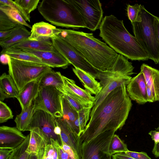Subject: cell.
<instances>
[{
    "label": "cell",
    "mask_w": 159,
    "mask_h": 159,
    "mask_svg": "<svg viewBox=\"0 0 159 159\" xmlns=\"http://www.w3.org/2000/svg\"><path fill=\"white\" fill-rule=\"evenodd\" d=\"M30 34L31 32L25 26L20 25L12 29L9 37L0 42V45L2 49L9 48L15 44L28 39Z\"/></svg>",
    "instance_id": "cell-25"
},
{
    "label": "cell",
    "mask_w": 159,
    "mask_h": 159,
    "mask_svg": "<svg viewBox=\"0 0 159 159\" xmlns=\"http://www.w3.org/2000/svg\"><path fill=\"white\" fill-rule=\"evenodd\" d=\"M148 134L154 142V144L159 143V131L156 130H152L150 131Z\"/></svg>",
    "instance_id": "cell-44"
},
{
    "label": "cell",
    "mask_w": 159,
    "mask_h": 159,
    "mask_svg": "<svg viewBox=\"0 0 159 159\" xmlns=\"http://www.w3.org/2000/svg\"><path fill=\"white\" fill-rule=\"evenodd\" d=\"M131 74L120 65L115 66L112 70H101L97 79L102 87L100 92L95 96V100L90 114L111 91L123 84H128L132 78Z\"/></svg>",
    "instance_id": "cell-7"
},
{
    "label": "cell",
    "mask_w": 159,
    "mask_h": 159,
    "mask_svg": "<svg viewBox=\"0 0 159 159\" xmlns=\"http://www.w3.org/2000/svg\"><path fill=\"white\" fill-rule=\"evenodd\" d=\"M21 49L38 57L45 65L50 67L66 69L70 64L55 49L53 51H40L28 49Z\"/></svg>",
    "instance_id": "cell-17"
},
{
    "label": "cell",
    "mask_w": 159,
    "mask_h": 159,
    "mask_svg": "<svg viewBox=\"0 0 159 159\" xmlns=\"http://www.w3.org/2000/svg\"><path fill=\"white\" fill-rule=\"evenodd\" d=\"M39 91V81L34 80L27 84L19 92L16 98L20 104L21 110L32 103Z\"/></svg>",
    "instance_id": "cell-21"
},
{
    "label": "cell",
    "mask_w": 159,
    "mask_h": 159,
    "mask_svg": "<svg viewBox=\"0 0 159 159\" xmlns=\"http://www.w3.org/2000/svg\"><path fill=\"white\" fill-rule=\"evenodd\" d=\"M14 1L29 14L37 8L40 1L39 0H15Z\"/></svg>",
    "instance_id": "cell-37"
},
{
    "label": "cell",
    "mask_w": 159,
    "mask_h": 159,
    "mask_svg": "<svg viewBox=\"0 0 159 159\" xmlns=\"http://www.w3.org/2000/svg\"><path fill=\"white\" fill-rule=\"evenodd\" d=\"M61 130V140L70 146L78 156L81 158V147L82 143L80 137L71 129L66 121L63 118H56Z\"/></svg>",
    "instance_id": "cell-15"
},
{
    "label": "cell",
    "mask_w": 159,
    "mask_h": 159,
    "mask_svg": "<svg viewBox=\"0 0 159 159\" xmlns=\"http://www.w3.org/2000/svg\"><path fill=\"white\" fill-rule=\"evenodd\" d=\"M63 95L70 105L77 112L83 108H86L84 105L74 98L66 93L63 94Z\"/></svg>",
    "instance_id": "cell-40"
},
{
    "label": "cell",
    "mask_w": 159,
    "mask_h": 159,
    "mask_svg": "<svg viewBox=\"0 0 159 159\" xmlns=\"http://www.w3.org/2000/svg\"><path fill=\"white\" fill-rule=\"evenodd\" d=\"M147 93L148 102H155L153 93L150 88L147 86Z\"/></svg>",
    "instance_id": "cell-47"
},
{
    "label": "cell",
    "mask_w": 159,
    "mask_h": 159,
    "mask_svg": "<svg viewBox=\"0 0 159 159\" xmlns=\"http://www.w3.org/2000/svg\"><path fill=\"white\" fill-rule=\"evenodd\" d=\"M92 107L84 108L78 112V120L80 131L81 134L83 132L86 124L89 119V116Z\"/></svg>",
    "instance_id": "cell-36"
},
{
    "label": "cell",
    "mask_w": 159,
    "mask_h": 159,
    "mask_svg": "<svg viewBox=\"0 0 159 159\" xmlns=\"http://www.w3.org/2000/svg\"><path fill=\"white\" fill-rule=\"evenodd\" d=\"M99 29V36L117 53L132 61L149 59L135 37L126 29L122 20L112 15L105 16Z\"/></svg>",
    "instance_id": "cell-3"
},
{
    "label": "cell",
    "mask_w": 159,
    "mask_h": 159,
    "mask_svg": "<svg viewBox=\"0 0 159 159\" xmlns=\"http://www.w3.org/2000/svg\"><path fill=\"white\" fill-rule=\"evenodd\" d=\"M12 30L0 31V42L4 41L9 37Z\"/></svg>",
    "instance_id": "cell-46"
},
{
    "label": "cell",
    "mask_w": 159,
    "mask_h": 159,
    "mask_svg": "<svg viewBox=\"0 0 159 159\" xmlns=\"http://www.w3.org/2000/svg\"><path fill=\"white\" fill-rule=\"evenodd\" d=\"M30 137L29 134L23 142L14 149L10 156L9 159H28L29 154L26 152Z\"/></svg>",
    "instance_id": "cell-31"
},
{
    "label": "cell",
    "mask_w": 159,
    "mask_h": 159,
    "mask_svg": "<svg viewBox=\"0 0 159 159\" xmlns=\"http://www.w3.org/2000/svg\"><path fill=\"white\" fill-rule=\"evenodd\" d=\"M116 131H107L89 141L83 142L81 159H111L109 147L112 136Z\"/></svg>",
    "instance_id": "cell-10"
},
{
    "label": "cell",
    "mask_w": 159,
    "mask_h": 159,
    "mask_svg": "<svg viewBox=\"0 0 159 159\" xmlns=\"http://www.w3.org/2000/svg\"><path fill=\"white\" fill-rule=\"evenodd\" d=\"M129 151L127 145L120 139L119 136L114 134L111 139L109 147L110 155L120 152H125Z\"/></svg>",
    "instance_id": "cell-32"
},
{
    "label": "cell",
    "mask_w": 159,
    "mask_h": 159,
    "mask_svg": "<svg viewBox=\"0 0 159 159\" xmlns=\"http://www.w3.org/2000/svg\"><path fill=\"white\" fill-rule=\"evenodd\" d=\"M141 5V4L137 3L133 5L130 4L127 5V16L131 23L141 21V18L139 13Z\"/></svg>",
    "instance_id": "cell-33"
},
{
    "label": "cell",
    "mask_w": 159,
    "mask_h": 159,
    "mask_svg": "<svg viewBox=\"0 0 159 159\" xmlns=\"http://www.w3.org/2000/svg\"><path fill=\"white\" fill-rule=\"evenodd\" d=\"M0 10L3 11L18 25H21L32 29V27L26 22L18 12L13 7L7 5H0Z\"/></svg>",
    "instance_id": "cell-30"
},
{
    "label": "cell",
    "mask_w": 159,
    "mask_h": 159,
    "mask_svg": "<svg viewBox=\"0 0 159 159\" xmlns=\"http://www.w3.org/2000/svg\"><path fill=\"white\" fill-rule=\"evenodd\" d=\"M155 26L157 38L159 42V17L156 16L155 17Z\"/></svg>",
    "instance_id": "cell-48"
},
{
    "label": "cell",
    "mask_w": 159,
    "mask_h": 159,
    "mask_svg": "<svg viewBox=\"0 0 159 159\" xmlns=\"http://www.w3.org/2000/svg\"><path fill=\"white\" fill-rule=\"evenodd\" d=\"M13 116L10 107L4 102L0 101V123L5 122L12 119Z\"/></svg>",
    "instance_id": "cell-38"
},
{
    "label": "cell",
    "mask_w": 159,
    "mask_h": 159,
    "mask_svg": "<svg viewBox=\"0 0 159 159\" xmlns=\"http://www.w3.org/2000/svg\"><path fill=\"white\" fill-rule=\"evenodd\" d=\"M152 152L155 157H159V143L156 144H154Z\"/></svg>",
    "instance_id": "cell-49"
},
{
    "label": "cell",
    "mask_w": 159,
    "mask_h": 159,
    "mask_svg": "<svg viewBox=\"0 0 159 159\" xmlns=\"http://www.w3.org/2000/svg\"><path fill=\"white\" fill-rule=\"evenodd\" d=\"M1 54H5L10 57L15 59L46 66L38 57L32 54L24 51L21 49L10 48L2 49Z\"/></svg>",
    "instance_id": "cell-27"
},
{
    "label": "cell",
    "mask_w": 159,
    "mask_h": 159,
    "mask_svg": "<svg viewBox=\"0 0 159 159\" xmlns=\"http://www.w3.org/2000/svg\"><path fill=\"white\" fill-rule=\"evenodd\" d=\"M56 29L54 26L44 21L35 23L32 26L28 39L34 41L50 39L55 35Z\"/></svg>",
    "instance_id": "cell-20"
},
{
    "label": "cell",
    "mask_w": 159,
    "mask_h": 159,
    "mask_svg": "<svg viewBox=\"0 0 159 159\" xmlns=\"http://www.w3.org/2000/svg\"><path fill=\"white\" fill-rule=\"evenodd\" d=\"M19 92L11 77L4 73L0 77V101L6 98H16Z\"/></svg>",
    "instance_id": "cell-22"
},
{
    "label": "cell",
    "mask_w": 159,
    "mask_h": 159,
    "mask_svg": "<svg viewBox=\"0 0 159 159\" xmlns=\"http://www.w3.org/2000/svg\"><path fill=\"white\" fill-rule=\"evenodd\" d=\"M57 124L56 118L49 113L43 110H35L30 122L26 129L29 131L31 128L35 127L44 133L50 140L53 139L61 144V137L57 135L55 130Z\"/></svg>",
    "instance_id": "cell-12"
},
{
    "label": "cell",
    "mask_w": 159,
    "mask_h": 159,
    "mask_svg": "<svg viewBox=\"0 0 159 159\" xmlns=\"http://www.w3.org/2000/svg\"><path fill=\"white\" fill-rule=\"evenodd\" d=\"M29 144L26 152L29 154L37 155L43 159L47 145L51 140L40 130L35 127L30 129Z\"/></svg>",
    "instance_id": "cell-16"
},
{
    "label": "cell",
    "mask_w": 159,
    "mask_h": 159,
    "mask_svg": "<svg viewBox=\"0 0 159 159\" xmlns=\"http://www.w3.org/2000/svg\"><path fill=\"white\" fill-rule=\"evenodd\" d=\"M63 75L60 72L52 70L45 74L39 81V90L48 86H52L62 92H64Z\"/></svg>",
    "instance_id": "cell-24"
},
{
    "label": "cell",
    "mask_w": 159,
    "mask_h": 159,
    "mask_svg": "<svg viewBox=\"0 0 159 159\" xmlns=\"http://www.w3.org/2000/svg\"><path fill=\"white\" fill-rule=\"evenodd\" d=\"M8 65L9 74L19 92L28 83L34 80L39 81L45 74L52 70L48 66L19 60L9 56Z\"/></svg>",
    "instance_id": "cell-6"
},
{
    "label": "cell",
    "mask_w": 159,
    "mask_h": 159,
    "mask_svg": "<svg viewBox=\"0 0 159 159\" xmlns=\"http://www.w3.org/2000/svg\"><path fill=\"white\" fill-rule=\"evenodd\" d=\"M125 153L134 159H152L146 152H138L129 150Z\"/></svg>",
    "instance_id": "cell-42"
},
{
    "label": "cell",
    "mask_w": 159,
    "mask_h": 159,
    "mask_svg": "<svg viewBox=\"0 0 159 159\" xmlns=\"http://www.w3.org/2000/svg\"><path fill=\"white\" fill-rule=\"evenodd\" d=\"M19 25L0 10V31L11 30Z\"/></svg>",
    "instance_id": "cell-34"
},
{
    "label": "cell",
    "mask_w": 159,
    "mask_h": 159,
    "mask_svg": "<svg viewBox=\"0 0 159 159\" xmlns=\"http://www.w3.org/2000/svg\"><path fill=\"white\" fill-rule=\"evenodd\" d=\"M81 16L86 28L92 31L99 29L103 11L99 0H71Z\"/></svg>",
    "instance_id": "cell-11"
},
{
    "label": "cell",
    "mask_w": 159,
    "mask_h": 159,
    "mask_svg": "<svg viewBox=\"0 0 159 159\" xmlns=\"http://www.w3.org/2000/svg\"><path fill=\"white\" fill-rule=\"evenodd\" d=\"M38 9L43 17L53 25L75 29L86 28L71 0H43Z\"/></svg>",
    "instance_id": "cell-4"
},
{
    "label": "cell",
    "mask_w": 159,
    "mask_h": 159,
    "mask_svg": "<svg viewBox=\"0 0 159 159\" xmlns=\"http://www.w3.org/2000/svg\"><path fill=\"white\" fill-rule=\"evenodd\" d=\"M139 13L141 21L131 23L134 37L149 59L155 64H159V42L155 26V16L142 5Z\"/></svg>",
    "instance_id": "cell-5"
},
{
    "label": "cell",
    "mask_w": 159,
    "mask_h": 159,
    "mask_svg": "<svg viewBox=\"0 0 159 159\" xmlns=\"http://www.w3.org/2000/svg\"><path fill=\"white\" fill-rule=\"evenodd\" d=\"M140 69L146 85L152 92L155 101H159V70L145 63L141 65Z\"/></svg>",
    "instance_id": "cell-19"
},
{
    "label": "cell",
    "mask_w": 159,
    "mask_h": 159,
    "mask_svg": "<svg viewBox=\"0 0 159 159\" xmlns=\"http://www.w3.org/2000/svg\"><path fill=\"white\" fill-rule=\"evenodd\" d=\"M14 149L0 148V159H9Z\"/></svg>",
    "instance_id": "cell-43"
},
{
    "label": "cell",
    "mask_w": 159,
    "mask_h": 159,
    "mask_svg": "<svg viewBox=\"0 0 159 159\" xmlns=\"http://www.w3.org/2000/svg\"><path fill=\"white\" fill-rule=\"evenodd\" d=\"M9 56L5 54H1L0 61L4 64H8Z\"/></svg>",
    "instance_id": "cell-50"
},
{
    "label": "cell",
    "mask_w": 159,
    "mask_h": 159,
    "mask_svg": "<svg viewBox=\"0 0 159 159\" xmlns=\"http://www.w3.org/2000/svg\"><path fill=\"white\" fill-rule=\"evenodd\" d=\"M113 159H134L127 155L125 152H120L112 155Z\"/></svg>",
    "instance_id": "cell-45"
},
{
    "label": "cell",
    "mask_w": 159,
    "mask_h": 159,
    "mask_svg": "<svg viewBox=\"0 0 159 159\" xmlns=\"http://www.w3.org/2000/svg\"><path fill=\"white\" fill-rule=\"evenodd\" d=\"M28 159H40L37 155H29Z\"/></svg>",
    "instance_id": "cell-51"
},
{
    "label": "cell",
    "mask_w": 159,
    "mask_h": 159,
    "mask_svg": "<svg viewBox=\"0 0 159 159\" xmlns=\"http://www.w3.org/2000/svg\"><path fill=\"white\" fill-rule=\"evenodd\" d=\"M51 39L55 49L70 64L97 79L101 70L92 65L73 47L57 35Z\"/></svg>",
    "instance_id": "cell-8"
},
{
    "label": "cell",
    "mask_w": 159,
    "mask_h": 159,
    "mask_svg": "<svg viewBox=\"0 0 159 159\" xmlns=\"http://www.w3.org/2000/svg\"><path fill=\"white\" fill-rule=\"evenodd\" d=\"M123 84L110 93L92 114L80 136L82 143L105 132L121 129L125 125L132 103Z\"/></svg>",
    "instance_id": "cell-1"
},
{
    "label": "cell",
    "mask_w": 159,
    "mask_h": 159,
    "mask_svg": "<svg viewBox=\"0 0 159 159\" xmlns=\"http://www.w3.org/2000/svg\"><path fill=\"white\" fill-rule=\"evenodd\" d=\"M35 111L32 103L17 115L15 119L16 127L21 131H26Z\"/></svg>",
    "instance_id": "cell-28"
},
{
    "label": "cell",
    "mask_w": 159,
    "mask_h": 159,
    "mask_svg": "<svg viewBox=\"0 0 159 159\" xmlns=\"http://www.w3.org/2000/svg\"><path fill=\"white\" fill-rule=\"evenodd\" d=\"M0 5H7L13 7L18 12L26 21L30 22V14L28 13L22 7L16 3L14 1L0 0Z\"/></svg>",
    "instance_id": "cell-35"
},
{
    "label": "cell",
    "mask_w": 159,
    "mask_h": 159,
    "mask_svg": "<svg viewBox=\"0 0 159 159\" xmlns=\"http://www.w3.org/2000/svg\"><path fill=\"white\" fill-rule=\"evenodd\" d=\"M156 130L159 131V125L158 127L156 129Z\"/></svg>",
    "instance_id": "cell-52"
},
{
    "label": "cell",
    "mask_w": 159,
    "mask_h": 159,
    "mask_svg": "<svg viewBox=\"0 0 159 159\" xmlns=\"http://www.w3.org/2000/svg\"><path fill=\"white\" fill-rule=\"evenodd\" d=\"M26 136L16 127L3 125L0 127V148L14 149L25 140Z\"/></svg>",
    "instance_id": "cell-18"
},
{
    "label": "cell",
    "mask_w": 159,
    "mask_h": 159,
    "mask_svg": "<svg viewBox=\"0 0 159 159\" xmlns=\"http://www.w3.org/2000/svg\"><path fill=\"white\" fill-rule=\"evenodd\" d=\"M61 99L62 117L66 121L74 132V122L78 118V112L69 103L64 97L63 94L62 95Z\"/></svg>",
    "instance_id": "cell-29"
},
{
    "label": "cell",
    "mask_w": 159,
    "mask_h": 159,
    "mask_svg": "<svg viewBox=\"0 0 159 159\" xmlns=\"http://www.w3.org/2000/svg\"><path fill=\"white\" fill-rule=\"evenodd\" d=\"M72 70L85 89L91 94L97 95L102 89L100 82L89 74L77 68Z\"/></svg>",
    "instance_id": "cell-23"
},
{
    "label": "cell",
    "mask_w": 159,
    "mask_h": 159,
    "mask_svg": "<svg viewBox=\"0 0 159 159\" xmlns=\"http://www.w3.org/2000/svg\"><path fill=\"white\" fill-rule=\"evenodd\" d=\"M56 35L71 45L100 70H112L119 61V54L92 33L57 28Z\"/></svg>",
    "instance_id": "cell-2"
},
{
    "label": "cell",
    "mask_w": 159,
    "mask_h": 159,
    "mask_svg": "<svg viewBox=\"0 0 159 159\" xmlns=\"http://www.w3.org/2000/svg\"><path fill=\"white\" fill-rule=\"evenodd\" d=\"M58 159H76L72 157L68 152L65 151L58 142L55 141Z\"/></svg>",
    "instance_id": "cell-41"
},
{
    "label": "cell",
    "mask_w": 159,
    "mask_h": 159,
    "mask_svg": "<svg viewBox=\"0 0 159 159\" xmlns=\"http://www.w3.org/2000/svg\"><path fill=\"white\" fill-rule=\"evenodd\" d=\"M51 143L48 144L45 149L43 159H58L56 141L51 139Z\"/></svg>",
    "instance_id": "cell-39"
},
{
    "label": "cell",
    "mask_w": 159,
    "mask_h": 159,
    "mask_svg": "<svg viewBox=\"0 0 159 159\" xmlns=\"http://www.w3.org/2000/svg\"><path fill=\"white\" fill-rule=\"evenodd\" d=\"M63 93L52 86L40 89L34 100L35 110L45 111L55 118L62 117L61 96Z\"/></svg>",
    "instance_id": "cell-9"
},
{
    "label": "cell",
    "mask_w": 159,
    "mask_h": 159,
    "mask_svg": "<svg viewBox=\"0 0 159 159\" xmlns=\"http://www.w3.org/2000/svg\"><path fill=\"white\" fill-rule=\"evenodd\" d=\"M10 48L40 51H53L55 50L51 39L42 41L32 40L28 39L15 44Z\"/></svg>",
    "instance_id": "cell-26"
},
{
    "label": "cell",
    "mask_w": 159,
    "mask_h": 159,
    "mask_svg": "<svg viewBox=\"0 0 159 159\" xmlns=\"http://www.w3.org/2000/svg\"><path fill=\"white\" fill-rule=\"evenodd\" d=\"M65 85L64 92L76 99L83 104L86 108L93 107L95 100V97L86 89H82L75 84L73 80L63 75Z\"/></svg>",
    "instance_id": "cell-14"
},
{
    "label": "cell",
    "mask_w": 159,
    "mask_h": 159,
    "mask_svg": "<svg viewBox=\"0 0 159 159\" xmlns=\"http://www.w3.org/2000/svg\"><path fill=\"white\" fill-rule=\"evenodd\" d=\"M126 89L131 99L138 104L143 105L148 102L147 85L144 75L141 71L131 79Z\"/></svg>",
    "instance_id": "cell-13"
}]
</instances>
